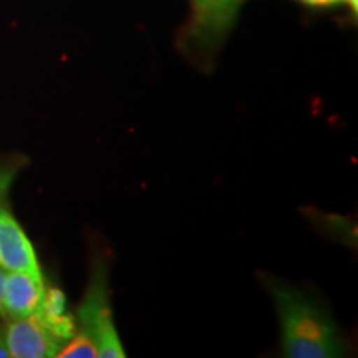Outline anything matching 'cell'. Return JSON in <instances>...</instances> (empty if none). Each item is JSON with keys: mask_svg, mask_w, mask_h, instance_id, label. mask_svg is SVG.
<instances>
[{"mask_svg": "<svg viewBox=\"0 0 358 358\" xmlns=\"http://www.w3.org/2000/svg\"><path fill=\"white\" fill-rule=\"evenodd\" d=\"M282 330V348L289 358H334L343 355L335 322L313 299L274 279L267 284Z\"/></svg>", "mask_w": 358, "mask_h": 358, "instance_id": "6da1fadb", "label": "cell"}, {"mask_svg": "<svg viewBox=\"0 0 358 358\" xmlns=\"http://www.w3.org/2000/svg\"><path fill=\"white\" fill-rule=\"evenodd\" d=\"M88 290L78 308L77 332L92 338L96 345V357L124 358L127 352L116 332L113 312L108 303V274L103 257L95 259Z\"/></svg>", "mask_w": 358, "mask_h": 358, "instance_id": "7a4b0ae2", "label": "cell"}, {"mask_svg": "<svg viewBox=\"0 0 358 358\" xmlns=\"http://www.w3.org/2000/svg\"><path fill=\"white\" fill-rule=\"evenodd\" d=\"M192 17L185 37L189 48L208 52L219 47L234 25L243 0H191Z\"/></svg>", "mask_w": 358, "mask_h": 358, "instance_id": "3957f363", "label": "cell"}, {"mask_svg": "<svg viewBox=\"0 0 358 358\" xmlns=\"http://www.w3.org/2000/svg\"><path fill=\"white\" fill-rule=\"evenodd\" d=\"M8 357L50 358L57 357L64 343L48 332L37 315L12 319L3 330Z\"/></svg>", "mask_w": 358, "mask_h": 358, "instance_id": "277c9868", "label": "cell"}, {"mask_svg": "<svg viewBox=\"0 0 358 358\" xmlns=\"http://www.w3.org/2000/svg\"><path fill=\"white\" fill-rule=\"evenodd\" d=\"M0 268L42 275L34 244L3 203L0 204Z\"/></svg>", "mask_w": 358, "mask_h": 358, "instance_id": "5b68a950", "label": "cell"}, {"mask_svg": "<svg viewBox=\"0 0 358 358\" xmlns=\"http://www.w3.org/2000/svg\"><path fill=\"white\" fill-rule=\"evenodd\" d=\"M45 294L43 275L30 272H7L3 289V312L12 319L32 317L40 310Z\"/></svg>", "mask_w": 358, "mask_h": 358, "instance_id": "8992f818", "label": "cell"}, {"mask_svg": "<svg viewBox=\"0 0 358 358\" xmlns=\"http://www.w3.org/2000/svg\"><path fill=\"white\" fill-rule=\"evenodd\" d=\"M60 358H93L96 357V345L92 338L75 332L69 342L57 353Z\"/></svg>", "mask_w": 358, "mask_h": 358, "instance_id": "52a82bcc", "label": "cell"}, {"mask_svg": "<svg viewBox=\"0 0 358 358\" xmlns=\"http://www.w3.org/2000/svg\"><path fill=\"white\" fill-rule=\"evenodd\" d=\"M66 312V297L60 289L57 287H45L43 301L37 313L42 315H62Z\"/></svg>", "mask_w": 358, "mask_h": 358, "instance_id": "ba28073f", "label": "cell"}, {"mask_svg": "<svg viewBox=\"0 0 358 358\" xmlns=\"http://www.w3.org/2000/svg\"><path fill=\"white\" fill-rule=\"evenodd\" d=\"M17 176L15 166H3L0 168V204L3 203V198L7 196L8 189H10L13 179Z\"/></svg>", "mask_w": 358, "mask_h": 358, "instance_id": "9c48e42d", "label": "cell"}, {"mask_svg": "<svg viewBox=\"0 0 358 358\" xmlns=\"http://www.w3.org/2000/svg\"><path fill=\"white\" fill-rule=\"evenodd\" d=\"M307 7H334L343 3V0H299Z\"/></svg>", "mask_w": 358, "mask_h": 358, "instance_id": "30bf717a", "label": "cell"}, {"mask_svg": "<svg viewBox=\"0 0 358 358\" xmlns=\"http://www.w3.org/2000/svg\"><path fill=\"white\" fill-rule=\"evenodd\" d=\"M6 277L7 272L3 268H0V313H6L3 312V289H6Z\"/></svg>", "mask_w": 358, "mask_h": 358, "instance_id": "8fae6325", "label": "cell"}, {"mask_svg": "<svg viewBox=\"0 0 358 358\" xmlns=\"http://www.w3.org/2000/svg\"><path fill=\"white\" fill-rule=\"evenodd\" d=\"M7 357H8V352L6 347V340H3V332L0 330V358H7Z\"/></svg>", "mask_w": 358, "mask_h": 358, "instance_id": "7c38bea8", "label": "cell"}, {"mask_svg": "<svg viewBox=\"0 0 358 358\" xmlns=\"http://www.w3.org/2000/svg\"><path fill=\"white\" fill-rule=\"evenodd\" d=\"M343 3H347V6L353 10V13L358 12V0H343Z\"/></svg>", "mask_w": 358, "mask_h": 358, "instance_id": "4fadbf2b", "label": "cell"}]
</instances>
